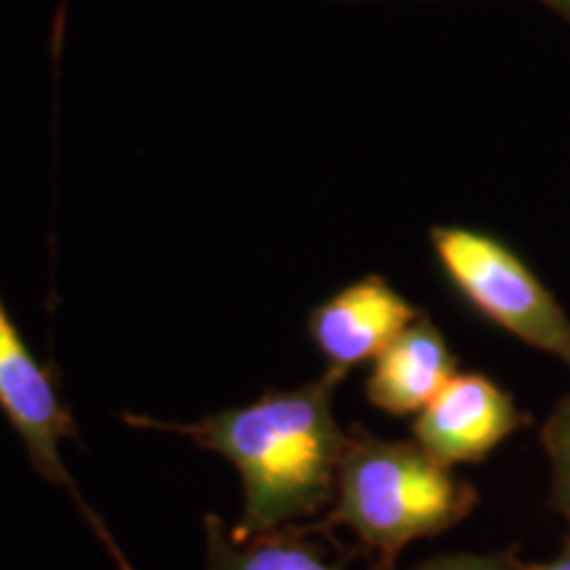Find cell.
<instances>
[{
	"label": "cell",
	"mask_w": 570,
	"mask_h": 570,
	"mask_svg": "<svg viewBox=\"0 0 570 570\" xmlns=\"http://www.w3.org/2000/svg\"><path fill=\"white\" fill-rule=\"evenodd\" d=\"M341 377L323 373L294 391H265L248 407L223 410L198 423L175 425L125 415L130 425L173 431L223 454L244 479V518L235 533L281 529L315 515L336 499L348 436L333 417Z\"/></svg>",
	"instance_id": "1"
},
{
	"label": "cell",
	"mask_w": 570,
	"mask_h": 570,
	"mask_svg": "<svg viewBox=\"0 0 570 570\" xmlns=\"http://www.w3.org/2000/svg\"><path fill=\"white\" fill-rule=\"evenodd\" d=\"M479 491L452 473L423 446L383 441L367 433L348 436L341 460L336 508L306 531L346 525L377 566L394 570L399 552L415 539L439 537L473 512Z\"/></svg>",
	"instance_id": "2"
},
{
	"label": "cell",
	"mask_w": 570,
	"mask_h": 570,
	"mask_svg": "<svg viewBox=\"0 0 570 570\" xmlns=\"http://www.w3.org/2000/svg\"><path fill=\"white\" fill-rule=\"evenodd\" d=\"M431 246L446 281L491 323L570 367V317L508 244L473 227L441 225Z\"/></svg>",
	"instance_id": "3"
},
{
	"label": "cell",
	"mask_w": 570,
	"mask_h": 570,
	"mask_svg": "<svg viewBox=\"0 0 570 570\" xmlns=\"http://www.w3.org/2000/svg\"><path fill=\"white\" fill-rule=\"evenodd\" d=\"M0 410L24 441L32 468L42 479L67 489L80 504V512L88 520L92 533L104 541V547L119 562V568L135 570L117 541L111 539V533L106 531L98 512H92L90 504L82 499L77 481L63 468L61 441L77 439L80 433H77V425L67 407L61 404L51 370L35 360L30 346L21 338L19 327L13 325L3 298H0Z\"/></svg>",
	"instance_id": "4"
},
{
	"label": "cell",
	"mask_w": 570,
	"mask_h": 570,
	"mask_svg": "<svg viewBox=\"0 0 570 570\" xmlns=\"http://www.w3.org/2000/svg\"><path fill=\"white\" fill-rule=\"evenodd\" d=\"M529 415L515 399L481 373H458L428 407L417 412L412 433L431 458L444 465L487 460Z\"/></svg>",
	"instance_id": "5"
},
{
	"label": "cell",
	"mask_w": 570,
	"mask_h": 570,
	"mask_svg": "<svg viewBox=\"0 0 570 570\" xmlns=\"http://www.w3.org/2000/svg\"><path fill=\"white\" fill-rule=\"evenodd\" d=\"M420 315L389 281L365 275L317 304L306 317V333L325 356V373L344 381L352 367L375 362Z\"/></svg>",
	"instance_id": "6"
},
{
	"label": "cell",
	"mask_w": 570,
	"mask_h": 570,
	"mask_svg": "<svg viewBox=\"0 0 570 570\" xmlns=\"http://www.w3.org/2000/svg\"><path fill=\"white\" fill-rule=\"evenodd\" d=\"M454 375L458 360L444 333L420 315L375 360L367 377V399L391 415H412L428 407Z\"/></svg>",
	"instance_id": "7"
},
{
	"label": "cell",
	"mask_w": 570,
	"mask_h": 570,
	"mask_svg": "<svg viewBox=\"0 0 570 570\" xmlns=\"http://www.w3.org/2000/svg\"><path fill=\"white\" fill-rule=\"evenodd\" d=\"M309 537L304 525L235 533L217 515H206V570H348L344 562L327 560Z\"/></svg>",
	"instance_id": "8"
},
{
	"label": "cell",
	"mask_w": 570,
	"mask_h": 570,
	"mask_svg": "<svg viewBox=\"0 0 570 570\" xmlns=\"http://www.w3.org/2000/svg\"><path fill=\"white\" fill-rule=\"evenodd\" d=\"M541 444L552 465V502L570 529V391L541 428Z\"/></svg>",
	"instance_id": "9"
},
{
	"label": "cell",
	"mask_w": 570,
	"mask_h": 570,
	"mask_svg": "<svg viewBox=\"0 0 570 570\" xmlns=\"http://www.w3.org/2000/svg\"><path fill=\"white\" fill-rule=\"evenodd\" d=\"M525 566L518 560L512 550L504 552H462V554H441L417 566L415 570H523Z\"/></svg>",
	"instance_id": "10"
},
{
	"label": "cell",
	"mask_w": 570,
	"mask_h": 570,
	"mask_svg": "<svg viewBox=\"0 0 570 570\" xmlns=\"http://www.w3.org/2000/svg\"><path fill=\"white\" fill-rule=\"evenodd\" d=\"M523 570H570V537L566 539V547H562L552 560L531 562V566H525Z\"/></svg>",
	"instance_id": "11"
},
{
	"label": "cell",
	"mask_w": 570,
	"mask_h": 570,
	"mask_svg": "<svg viewBox=\"0 0 570 570\" xmlns=\"http://www.w3.org/2000/svg\"><path fill=\"white\" fill-rule=\"evenodd\" d=\"M541 3L552 6L554 11H560V13H566V17H570V0H541Z\"/></svg>",
	"instance_id": "12"
}]
</instances>
